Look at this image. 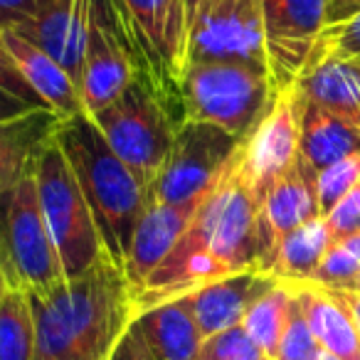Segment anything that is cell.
Listing matches in <instances>:
<instances>
[{
	"label": "cell",
	"mask_w": 360,
	"mask_h": 360,
	"mask_svg": "<svg viewBox=\"0 0 360 360\" xmlns=\"http://www.w3.org/2000/svg\"><path fill=\"white\" fill-rule=\"evenodd\" d=\"M291 286L321 348L340 360H360V330L338 291L316 284Z\"/></svg>",
	"instance_id": "cell-22"
},
{
	"label": "cell",
	"mask_w": 360,
	"mask_h": 360,
	"mask_svg": "<svg viewBox=\"0 0 360 360\" xmlns=\"http://www.w3.org/2000/svg\"><path fill=\"white\" fill-rule=\"evenodd\" d=\"M301 114H304V94L299 86L289 84L284 89H276L269 111L262 116L257 129L242 146L240 173L259 202L276 180L289 173L299 160Z\"/></svg>",
	"instance_id": "cell-11"
},
{
	"label": "cell",
	"mask_w": 360,
	"mask_h": 360,
	"mask_svg": "<svg viewBox=\"0 0 360 360\" xmlns=\"http://www.w3.org/2000/svg\"><path fill=\"white\" fill-rule=\"evenodd\" d=\"M188 62H240L269 72L262 0H207L188 32Z\"/></svg>",
	"instance_id": "cell-10"
},
{
	"label": "cell",
	"mask_w": 360,
	"mask_h": 360,
	"mask_svg": "<svg viewBox=\"0 0 360 360\" xmlns=\"http://www.w3.org/2000/svg\"><path fill=\"white\" fill-rule=\"evenodd\" d=\"M259 200L242 178L237 155L225 178L200 202L183 240L134 291L136 314L188 296L230 274L259 269Z\"/></svg>",
	"instance_id": "cell-1"
},
{
	"label": "cell",
	"mask_w": 360,
	"mask_h": 360,
	"mask_svg": "<svg viewBox=\"0 0 360 360\" xmlns=\"http://www.w3.org/2000/svg\"><path fill=\"white\" fill-rule=\"evenodd\" d=\"M200 205H168L153 200L131 235L124 257V276L131 291L141 289L143 281L165 262L173 247L183 240Z\"/></svg>",
	"instance_id": "cell-16"
},
{
	"label": "cell",
	"mask_w": 360,
	"mask_h": 360,
	"mask_svg": "<svg viewBox=\"0 0 360 360\" xmlns=\"http://www.w3.org/2000/svg\"><path fill=\"white\" fill-rule=\"evenodd\" d=\"M245 141L212 124L186 121L175 134L173 148L153 183V200L168 205H200L225 178Z\"/></svg>",
	"instance_id": "cell-9"
},
{
	"label": "cell",
	"mask_w": 360,
	"mask_h": 360,
	"mask_svg": "<svg viewBox=\"0 0 360 360\" xmlns=\"http://www.w3.org/2000/svg\"><path fill=\"white\" fill-rule=\"evenodd\" d=\"M316 45H326L330 50H338L343 55L360 60V13H355L353 18H348L343 22L326 25Z\"/></svg>",
	"instance_id": "cell-33"
},
{
	"label": "cell",
	"mask_w": 360,
	"mask_h": 360,
	"mask_svg": "<svg viewBox=\"0 0 360 360\" xmlns=\"http://www.w3.org/2000/svg\"><path fill=\"white\" fill-rule=\"evenodd\" d=\"M360 13V0H326V25H335Z\"/></svg>",
	"instance_id": "cell-36"
},
{
	"label": "cell",
	"mask_w": 360,
	"mask_h": 360,
	"mask_svg": "<svg viewBox=\"0 0 360 360\" xmlns=\"http://www.w3.org/2000/svg\"><path fill=\"white\" fill-rule=\"evenodd\" d=\"M134 326L139 328L146 348L153 360H198L202 348V333L193 316L191 299L180 296L136 314Z\"/></svg>",
	"instance_id": "cell-21"
},
{
	"label": "cell",
	"mask_w": 360,
	"mask_h": 360,
	"mask_svg": "<svg viewBox=\"0 0 360 360\" xmlns=\"http://www.w3.org/2000/svg\"><path fill=\"white\" fill-rule=\"evenodd\" d=\"M316 170L301 158L286 175H281L269 188L259 202V242H262V264L269 259L271 250L284 240L289 232L304 227L306 222L321 215L319 193H316Z\"/></svg>",
	"instance_id": "cell-14"
},
{
	"label": "cell",
	"mask_w": 360,
	"mask_h": 360,
	"mask_svg": "<svg viewBox=\"0 0 360 360\" xmlns=\"http://www.w3.org/2000/svg\"><path fill=\"white\" fill-rule=\"evenodd\" d=\"M131 82H136L134 65L111 0H91L89 40L79 75L82 114L94 116L96 111L114 104Z\"/></svg>",
	"instance_id": "cell-12"
},
{
	"label": "cell",
	"mask_w": 360,
	"mask_h": 360,
	"mask_svg": "<svg viewBox=\"0 0 360 360\" xmlns=\"http://www.w3.org/2000/svg\"><path fill=\"white\" fill-rule=\"evenodd\" d=\"M274 284V276L264 274L259 269H247L188 294L202 338H210V335L222 333L227 328L242 326L250 306Z\"/></svg>",
	"instance_id": "cell-18"
},
{
	"label": "cell",
	"mask_w": 360,
	"mask_h": 360,
	"mask_svg": "<svg viewBox=\"0 0 360 360\" xmlns=\"http://www.w3.org/2000/svg\"><path fill=\"white\" fill-rule=\"evenodd\" d=\"M323 220H326V225H328L333 240L348 237L360 230V180Z\"/></svg>",
	"instance_id": "cell-32"
},
{
	"label": "cell",
	"mask_w": 360,
	"mask_h": 360,
	"mask_svg": "<svg viewBox=\"0 0 360 360\" xmlns=\"http://www.w3.org/2000/svg\"><path fill=\"white\" fill-rule=\"evenodd\" d=\"M291 306H294V289H291V284L276 281L269 291H264L250 306L245 321H242V328L250 333V338L271 360H274L276 348H279V340L286 328V321H289Z\"/></svg>",
	"instance_id": "cell-25"
},
{
	"label": "cell",
	"mask_w": 360,
	"mask_h": 360,
	"mask_svg": "<svg viewBox=\"0 0 360 360\" xmlns=\"http://www.w3.org/2000/svg\"><path fill=\"white\" fill-rule=\"evenodd\" d=\"M89 119L96 124L114 153L153 193V183L168 160L175 134L180 129L153 96V91L146 89L141 82H131L114 104L96 111Z\"/></svg>",
	"instance_id": "cell-8"
},
{
	"label": "cell",
	"mask_w": 360,
	"mask_h": 360,
	"mask_svg": "<svg viewBox=\"0 0 360 360\" xmlns=\"http://www.w3.org/2000/svg\"><path fill=\"white\" fill-rule=\"evenodd\" d=\"M42 0H0V30L20 27L37 13Z\"/></svg>",
	"instance_id": "cell-34"
},
{
	"label": "cell",
	"mask_w": 360,
	"mask_h": 360,
	"mask_svg": "<svg viewBox=\"0 0 360 360\" xmlns=\"http://www.w3.org/2000/svg\"><path fill=\"white\" fill-rule=\"evenodd\" d=\"M360 180V153L348 155L338 163L323 168L316 175V193H319L321 215H328Z\"/></svg>",
	"instance_id": "cell-29"
},
{
	"label": "cell",
	"mask_w": 360,
	"mask_h": 360,
	"mask_svg": "<svg viewBox=\"0 0 360 360\" xmlns=\"http://www.w3.org/2000/svg\"><path fill=\"white\" fill-rule=\"evenodd\" d=\"M0 360H35V321L25 291L0 301Z\"/></svg>",
	"instance_id": "cell-26"
},
{
	"label": "cell",
	"mask_w": 360,
	"mask_h": 360,
	"mask_svg": "<svg viewBox=\"0 0 360 360\" xmlns=\"http://www.w3.org/2000/svg\"><path fill=\"white\" fill-rule=\"evenodd\" d=\"M50 109L40 96L32 91V86L25 82L15 62L11 60L3 37H0V119H11L27 111Z\"/></svg>",
	"instance_id": "cell-28"
},
{
	"label": "cell",
	"mask_w": 360,
	"mask_h": 360,
	"mask_svg": "<svg viewBox=\"0 0 360 360\" xmlns=\"http://www.w3.org/2000/svg\"><path fill=\"white\" fill-rule=\"evenodd\" d=\"M91 25V0H42V6L20 30L37 47L60 62L79 86L86 40Z\"/></svg>",
	"instance_id": "cell-15"
},
{
	"label": "cell",
	"mask_w": 360,
	"mask_h": 360,
	"mask_svg": "<svg viewBox=\"0 0 360 360\" xmlns=\"http://www.w3.org/2000/svg\"><path fill=\"white\" fill-rule=\"evenodd\" d=\"M294 84L306 101L360 126V60L316 45Z\"/></svg>",
	"instance_id": "cell-17"
},
{
	"label": "cell",
	"mask_w": 360,
	"mask_h": 360,
	"mask_svg": "<svg viewBox=\"0 0 360 360\" xmlns=\"http://www.w3.org/2000/svg\"><path fill=\"white\" fill-rule=\"evenodd\" d=\"M136 82L153 91L178 126L186 124L180 79L188 65V15L183 0H111Z\"/></svg>",
	"instance_id": "cell-4"
},
{
	"label": "cell",
	"mask_w": 360,
	"mask_h": 360,
	"mask_svg": "<svg viewBox=\"0 0 360 360\" xmlns=\"http://www.w3.org/2000/svg\"><path fill=\"white\" fill-rule=\"evenodd\" d=\"M294 289V286H291ZM321 350L319 340H316L314 330H311L309 321H306L304 311H301L299 301L294 294V306H291L289 321L281 333L279 348H276L274 360H314L316 353Z\"/></svg>",
	"instance_id": "cell-31"
},
{
	"label": "cell",
	"mask_w": 360,
	"mask_h": 360,
	"mask_svg": "<svg viewBox=\"0 0 360 360\" xmlns=\"http://www.w3.org/2000/svg\"><path fill=\"white\" fill-rule=\"evenodd\" d=\"M360 274V230L348 237H340L330 245L319 269L306 284L326 286V289H353Z\"/></svg>",
	"instance_id": "cell-27"
},
{
	"label": "cell",
	"mask_w": 360,
	"mask_h": 360,
	"mask_svg": "<svg viewBox=\"0 0 360 360\" xmlns=\"http://www.w3.org/2000/svg\"><path fill=\"white\" fill-rule=\"evenodd\" d=\"M314 360H340V358H335L333 353H328V350H323V348H321L319 353H316V358H314Z\"/></svg>",
	"instance_id": "cell-40"
},
{
	"label": "cell",
	"mask_w": 360,
	"mask_h": 360,
	"mask_svg": "<svg viewBox=\"0 0 360 360\" xmlns=\"http://www.w3.org/2000/svg\"><path fill=\"white\" fill-rule=\"evenodd\" d=\"M207 0H183V6H186V15H188V27L193 25V20H195V15L200 13V8L205 6Z\"/></svg>",
	"instance_id": "cell-38"
},
{
	"label": "cell",
	"mask_w": 360,
	"mask_h": 360,
	"mask_svg": "<svg viewBox=\"0 0 360 360\" xmlns=\"http://www.w3.org/2000/svg\"><path fill=\"white\" fill-rule=\"evenodd\" d=\"M266 60L276 89L294 84L326 27V0H262Z\"/></svg>",
	"instance_id": "cell-13"
},
{
	"label": "cell",
	"mask_w": 360,
	"mask_h": 360,
	"mask_svg": "<svg viewBox=\"0 0 360 360\" xmlns=\"http://www.w3.org/2000/svg\"><path fill=\"white\" fill-rule=\"evenodd\" d=\"M333 242L335 240L326 220L316 217L299 230L289 232L284 240H279V245L271 250L262 271L274 276L276 281H284V284H306V281H311V276L319 269L321 259Z\"/></svg>",
	"instance_id": "cell-24"
},
{
	"label": "cell",
	"mask_w": 360,
	"mask_h": 360,
	"mask_svg": "<svg viewBox=\"0 0 360 360\" xmlns=\"http://www.w3.org/2000/svg\"><path fill=\"white\" fill-rule=\"evenodd\" d=\"M0 37L25 82L52 111L62 116L82 114L79 86L60 62L52 60L42 47H37L30 37H25L15 27L0 30Z\"/></svg>",
	"instance_id": "cell-20"
},
{
	"label": "cell",
	"mask_w": 360,
	"mask_h": 360,
	"mask_svg": "<svg viewBox=\"0 0 360 360\" xmlns=\"http://www.w3.org/2000/svg\"><path fill=\"white\" fill-rule=\"evenodd\" d=\"M274 94L269 72L240 62H188L180 79L186 121L212 124L242 141L269 111Z\"/></svg>",
	"instance_id": "cell-5"
},
{
	"label": "cell",
	"mask_w": 360,
	"mask_h": 360,
	"mask_svg": "<svg viewBox=\"0 0 360 360\" xmlns=\"http://www.w3.org/2000/svg\"><path fill=\"white\" fill-rule=\"evenodd\" d=\"M0 269L15 291H45L65 279L42 215L35 175L0 191Z\"/></svg>",
	"instance_id": "cell-7"
},
{
	"label": "cell",
	"mask_w": 360,
	"mask_h": 360,
	"mask_svg": "<svg viewBox=\"0 0 360 360\" xmlns=\"http://www.w3.org/2000/svg\"><path fill=\"white\" fill-rule=\"evenodd\" d=\"M198 360H271L242 326L227 328L202 340Z\"/></svg>",
	"instance_id": "cell-30"
},
{
	"label": "cell",
	"mask_w": 360,
	"mask_h": 360,
	"mask_svg": "<svg viewBox=\"0 0 360 360\" xmlns=\"http://www.w3.org/2000/svg\"><path fill=\"white\" fill-rule=\"evenodd\" d=\"M55 143L60 146L89 202L106 252L116 264L124 266L131 235L153 202L150 191L114 153L86 114L67 116L57 131Z\"/></svg>",
	"instance_id": "cell-3"
},
{
	"label": "cell",
	"mask_w": 360,
	"mask_h": 360,
	"mask_svg": "<svg viewBox=\"0 0 360 360\" xmlns=\"http://www.w3.org/2000/svg\"><path fill=\"white\" fill-rule=\"evenodd\" d=\"M65 119L52 109L0 119V191L35 175L42 153L55 143Z\"/></svg>",
	"instance_id": "cell-19"
},
{
	"label": "cell",
	"mask_w": 360,
	"mask_h": 360,
	"mask_svg": "<svg viewBox=\"0 0 360 360\" xmlns=\"http://www.w3.org/2000/svg\"><path fill=\"white\" fill-rule=\"evenodd\" d=\"M353 291H360V274H358V279H355V284H353Z\"/></svg>",
	"instance_id": "cell-41"
},
{
	"label": "cell",
	"mask_w": 360,
	"mask_h": 360,
	"mask_svg": "<svg viewBox=\"0 0 360 360\" xmlns=\"http://www.w3.org/2000/svg\"><path fill=\"white\" fill-rule=\"evenodd\" d=\"M109 360H153V355H150V350L146 348L143 338H141V333L134 326V321H131V326L126 328V333L121 335V340L116 343V348H114V353H111Z\"/></svg>",
	"instance_id": "cell-35"
},
{
	"label": "cell",
	"mask_w": 360,
	"mask_h": 360,
	"mask_svg": "<svg viewBox=\"0 0 360 360\" xmlns=\"http://www.w3.org/2000/svg\"><path fill=\"white\" fill-rule=\"evenodd\" d=\"M299 153L316 173H321L328 165L360 153V126L304 99Z\"/></svg>",
	"instance_id": "cell-23"
},
{
	"label": "cell",
	"mask_w": 360,
	"mask_h": 360,
	"mask_svg": "<svg viewBox=\"0 0 360 360\" xmlns=\"http://www.w3.org/2000/svg\"><path fill=\"white\" fill-rule=\"evenodd\" d=\"M35 183L42 215L60 255L65 279H75L94 269L109 257V252L104 247L89 202L57 143H52L42 153L35 170Z\"/></svg>",
	"instance_id": "cell-6"
},
{
	"label": "cell",
	"mask_w": 360,
	"mask_h": 360,
	"mask_svg": "<svg viewBox=\"0 0 360 360\" xmlns=\"http://www.w3.org/2000/svg\"><path fill=\"white\" fill-rule=\"evenodd\" d=\"M11 291V286H8V281H6V274H3V269H0V301L6 299V294Z\"/></svg>",
	"instance_id": "cell-39"
},
{
	"label": "cell",
	"mask_w": 360,
	"mask_h": 360,
	"mask_svg": "<svg viewBox=\"0 0 360 360\" xmlns=\"http://www.w3.org/2000/svg\"><path fill=\"white\" fill-rule=\"evenodd\" d=\"M35 360H109L136 319L124 269L106 257L94 269L27 294Z\"/></svg>",
	"instance_id": "cell-2"
},
{
	"label": "cell",
	"mask_w": 360,
	"mask_h": 360,
	"mask_svg": "<svg viewBox=\"0 0 360 360\" xmlns=\"http://www.w3.org/2000/svg\"><path fill=\"white\" fill-rule=\"evenodd\" d=\"M335 291H338V296L345 301V306L350 309L355 326H358V330H360V291H353V289H335Z\"/></svg>",
	"instance_id": "cell-37"
}]
</instances>
